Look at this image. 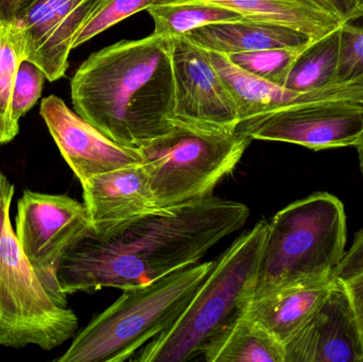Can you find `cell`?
Masks as SVG:
<instances>
[{"label":"cell","mask_w":363,"mask_h":362,"mask_svg":"<svg viewBox=\"0 0 363 362\" xmlns=\"http://www.w3.org/2000/svg\"><path fill=\"white\" fill-rule=\"evenodd\" d=\"M284 351L285 362H363V340L340 281Z\"/></svg>","instance_id":"13"},{"label":"cell","mask_w":363,"mask_h":362,"mask_svg":"<svg viewBox=\"0 0 363 362\" xmlns=\"http://www.w3.org/2000/svg\"><path fill=\"white\" fill-rule=\"evenodd\" d=\"M174 1L176 0H111L81 30L74 40V49L136 13L147 11L152 6Z\"/></svg>","instance_id":"23"},{"label":"cell","mask_w":363,"mask_h":362,"mask_svg":"<svg viewBox=\"0 0 363 362\" xmlns=\"http://www.w3.org/2000/svg\"><path fill=\"white\" fill-rule=\"evenodd\" d=\"M89 229L104 234L144 215L163 210L155 203L143 165L104 172L81 183Z\"/></svg>","instance_id":"14"},{"label":"cell","mask_w":363,"mask_h":362,"mask_svg":"<svg viewBox=\"0 0 363 362\" xmlns=\"http://www.w3.org/2000/svg\"><path fill=\"white\" fill-rule=\"evenodd\" d=\"M216 261L182 268L123 289L108 310L74 336L57 362H123L169 329L213 270Z\"/></svg>","instance_id":"3"},{"label":"cell","mask_w":363,"mask_h":362,"mask_svg":"<svg viewBox=\"0 0 363 362\" xmlns=\"http://www.w3.org/2000/svg\"><path fill=\"white\" fill-rule=\"evenodd\" d=\"M89 227L84 204L68 196L27 189L17 202V239L43 286L61 307L67 308V295L57 284L60 259Z\"/></svg>","instance_id":"8"},{"label":"cell","mask_w":363,"mask_h":362,"mask_svg":"<svg viewBox=\"0 0 363 362\" xmlns=\"http://www.w3.org/2000/svg\"><path fill=\"white\" fill-rule=\"evenodd\" d=\"M249 216L245 204L213 195L144 215L104 234L89 227L60 259L57 284L68 295L153 282L198 263Z\"/></svg>","instance_id":"1"},{"label":"cell","mask_w":363,"mask_h":362,"mask_svg":"<svg viewBox=\"0 0 363 362\" xmlns=\"http://www.w3.org/2000/svg\"><path fill=\"white\" fill-rule=\"evenodd\" d=\"M40 113L62 157L80 183L118 168L142 165L140 149L113 142L57 96L44 98Z\"/></svg>","instance_id":"12"},{"label":"cell","mask_w":363,"mask_h":362,"mask_svg":"<svg viewBox=\"0 0 363 362\" xmlns=\"http://www.w3.org/2000/svg\"><path fill=\"white\" fill-rule=\"evenodd\" d=\"M345 244L347 215L338 198L318 193L289 204L268 221L254 298L296 283L336 278Z\"/></svg>","instance_id":"5"},{"label":"cell","mask_w":363,"mask_h":362,"mask_svg":"<svg viewBox=\"0 0 363 362\" xmlns=\"http://www.w3.org/2000/svg\"><path fill=\"white\" fill-rule=\"evenodd\" d=\"M268 221L256 223L216 261L179 320L149 342L138 362H184L247 314L255 293Z\"/></svg>","instance_id":"4"},{"label":"cell","mask_w":363,"mask_h":362,"mask_svg":"<svg viewBox=\"0 0 363 362\" xmlns=\"http://www.w3.org/2000/svg\"><path fill=\"white\" fill-rule=\"evenodd\" d=\"M74 112L121 146L140 148L174 125L172 38L152 33L89 55L72 83Z\"/></svg>","instance_id":"2"},{"label":"cell","mask_w":363,"mask_h":362,"mask_svg":"<svg viewBox=\"0 0 363 362\" xmlns=\"http://www.w3.org/2000/svg\"><path fill=\"white\" fill-rule=\"evenodd\" d=\"M362 74L363 26L347 21L340 30L338 62L334 78L349 79Z\"/></svg>","instance_id":"25"},{"label":"cell","mask_w":363,"mask_h":362,"mask_svg":"<svg viewBox=\"0 0 363 362\" xmlns=\"http://www.w3.org/2000/svg\"><path fill=\"white\" fill-rule=\"evenodd\" d=\"M341 283L347 291L363 340V270Z\"/></svg>","instance_id":"27"},{"label":"cell","mask_w":363,"mask_h":362,"mask_svg":"<svg viewBox=\"0 0 363 362\" xmlns=\"http://www.w3.org/2000/svg\"><path fill=\"white\" fill-rule=\"evenodd\" d=\"M185 36L205 50L226 55L301 46L313 40L291 28L247 17L204 26Z\"/></svg>","instance_id":"16"},{"label":"cell","mask_w":363,"mask_h":362,"mask_svg":"<svg viewBox=\"0 0 363 362\" xmlns=\"http://www.w3.org/2000/svg\"><path fill=\"white\" fill-rule=\"evenodd\" d=\"M356 149H357L358 151V157H359L360 170H362V174L363 176V131L362 133V136H360L359 142H358L357 146H356Z\"/></svg>","instance_id":"30"},{"label":"cell","mask_w":363,"mask_h":362,"mask_svg":"<svg viewBox=\"0 0 363 362\" xmlns=\"http://www.w3.org/2000/svg\"><path fill=\"white\" fill-rule=\"evenodd\" d=\"M337 278L306 281L254 298L247 314L286 344L321 305Z\"/></svg>","instance_id":"15"},{"label":"cell","mask_w":363,"mask_h":362,"mask_svg":"<svg viewBox=\"0 0 363 362\" xmlns=\"http://www.w3.org/2000/svg\"><path fill=\"white\" fill-rule=\"evenodd\" d=\"M23 60L25 44L16 26L0 27V145L12 142L19 132L11 106L15 78Z\"/></svg>","instance_id":"20"},{"label":"cell","mask_w":363,"mask_h":362,"mask_svg":"<svg viewBox=\"0 0 363 362\" xmlns=\"http://www.w3.org/2000/svg\"><path fill=\"white\" fill-rule=\"evenodd\" d=\"M29 0H0V27L12 25Z\"/></svg>","instance_id":"29"},{"label":"cell","mask_w":363,"mask_h":362,"mask_svg":"<svg viewBox=\"0 0 363 362\" xmlns=\"http://www.w3.org/2000/svg\"><path fill=\"white\" fill-rule=\"evenodd\" d=\"M14 195L0 169V346L52 351L76 336L79 321L52 301L26 257L11 223Z\"/></svg>","instance_id":"7"},{"label":"cell","mask_w":363,"mask_h":362,"mask_svg":"<svg viewBox=\"0 0 363 362\" xmlns=\"http://www.w3.org/2000/svg\"><path fill=\"white\" fill-rule=\"evenodd\" d=\"M334 11L345 21H355L363 16V0H318Z\"/></svg>","instance_id":"28"},{"label":"cell","mask_w":363,"mask_h":362,"mask_svg":"<svg viewBox=\"0 0 363 362\" xmlns=\"http://www.w3.org/2000/svg\"><path fill=\"white\" fill-rule=\"evenodd\" d=\"M201 355L207 362H285L283 344L247 314L211 340Z\"/></svg>","instance_id":"18"},{"label":"cell","mask_w":363,"mask_h":362,"mask_svg":"<svg viewBox=\"0 0 363 362\" xmlns=\"http://www.w3.org/2000/svg\"><path fill=\"white\" fill-rule=\"evenodd\" d=\"M46 79L43 70L28 60L19 65L12 96V118L19 125L21 117L25 116L42 96L43 85Z\"/></svg>","instance_id":"24"},{"label":"cell","mask_w":363,"mask_h":362,"mask_svg":"<svg viewBox=\"0 0 363 362\" xmlns=\"http://www.w3.org/2000/svg\"><path fill=\"white\" fill-rule=\"evenodd\" d=\"M363 270V227L356 234L351 249L345 253L340 267L337 271V280H347Z\"/></svg>","instance_id":"26"},{"label":"cell","mask_w":363,"mask_h":362,"mask_svg":"<svg viewBox=\"0 0 363 362\" xmlns=\"http://www.w3.org/2000/svg\"><path fill=\"white\" fill-rule=\"evenodd\" d=\"M111 0H29L15 19L25 44L26 60L47 80L65 76L81 30Z\"/></svg>","instance_id":"10"},{"label":"cell","mask_w":363,"mask_h":362,"mask_svg":"<svg viewBox=\"0 0 363 362\" xmlns=\"http://www.w3.org/2000/svg\"><path fill=\"white\" fill-rule=\"evenodd\" d=\"M252 140L238 127L217 129L174 120L169 132L138 148L157 205L176 208L213 196Z\"/></svg>","instance_id":"6"},{"label":"cell","mask_w":363,"mask_h":362,"mask_svg":"<svg viewBox=\"0 0 363 362\" xmlns=\"http://www.w3.org/2000/svg\"><path fill=\"white\" fill-rule=\"evenodd\" d=\"M238 129L252 140L288 142L313 151L356 147L363 131V102L298 104L250 119Z\"/></svg>","instance_id":"9"},{"label":"cell","mask_w":363,"mask_h":362,"mask_svg":"<svg viewBox=\"0 0 363 362\" xmlns=\"http://www.w3.org/2000/svg\"><path fill=\"white\" fill-rule=\"evenodd\" d=\"M341 27L298 57L283 86L292 91H308L334 79L338 62Z\"/></svg>","instance_id":"21"},{"label":"cell","mask_w":363,"mask_h":362,"mask_svg":"<svg viewBox=\"0 0 363 362\" xmlns=\"http://www.w3.org/2000/svg\"><path fill=\"white\" fill-rule=\"evenodd\" d=\"M317 43L315 40H309L301 46L233 53L228 55V57L241 69L264 80L283 85L298 57Z\"/></svg>","instance_id":"22"},{"label":"cell","mask_w":363,"mask_h":362,"mask_svg":"<svg viewBox=\"0 0 363 362\" xmlns=\"http://www.w3.org/2000/svg\"><path fill=\"white\" fill-rule=\"evenodd\" d=\"M157 35L185 36L189 32L211 23L242 19L243 15L218 4L203 1L172 2L148 9Z\"/></svg>","instance_id":"19"},{"label":"cell","mask_w":363,"mask_h":362,"mask_svg":"<svg viewBox=\"0 0 363 362\" xmlns=\"http://www.w3.org/2000/svg\"><path fill=\"white\" fill-rule=\"evenodd\" d=\"M174 106L172 120L235 130L238 114L232 96L213 67L208 51L186 36L172 38Z\"/></svg>","instance_id":"11"},{"label":"cell","mask_w":363,"mask_h":362,"mask_svg":"<svg viewBox=\"0 0 363 362\" xmlns=\"http://www.w3.org/2000/svg\"><path fill=\"white\" fill-rule=\"evenodd\" d=\"M218 4L240 13L247 18L291 28L311 40H324L336 31L343 21L318 0H176Z\"/></svg>","instance_id":"17"}]
</instances>
